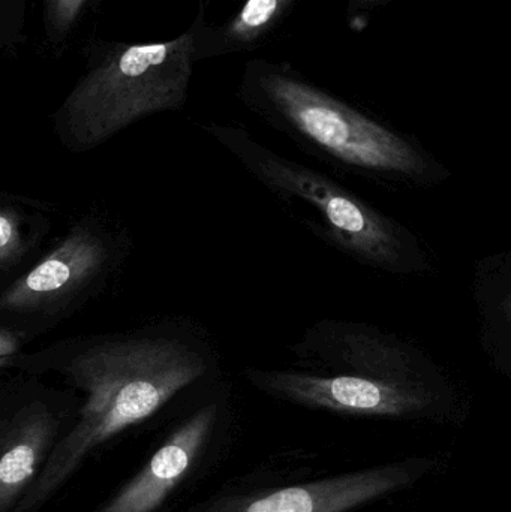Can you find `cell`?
<instances>
[{"label":"cell","instance_id":"6da1fadb","mask_svg":"<svg viewBox=\"0 0 511 512\" xmlns=\"http://www.w3.org/2000/svg\"><path fill=\"white\" fill-rule=\"evenodd\" d=\"M221 358L206 328L188 318L66 337L24 352L14 372L54 376L83 394V402L14 512H38L93 451L146 423L183 394L218 384Z\"/></svg>","mask_w":511,"mask_h":512},{"label":"cell","instance_id":"9c48e42d","mask_svg":"<svg viewBox=\"0 0 511 512\" xmlns=\"http://www.w3.org/2000/svg\"><path fill=\"white\" fill-rule=\"evenodd\" d=\"M228 397L201 403L156 448L143 468L95 512H158L200 466L228 420Z\"/></svg>","mask_w":511,"mask_h":512},{"label":"cell","instance_id":"8fae6325","mask_svg":"<svg viewBox=\"0 0 511 512\" xmlns=\"http://www.w3.org/2000/svg\"><path fill=\"white\" fill-rule=\"evenodd\" d=\"M297 0H240L239 8L216 30L203 26L198 59L251 50L263 41Z\"/></svg>","mask_w":511,"mask_h":512},{"label":"cell","instance_id":"5b68a950","mask_svg":"<svg viewBox=\"0 0 511 512\" xmlns=\"http://www.w3.org/2000/svg\"><path fill=\"white\" fill-rule=\"evenodd\" d=\"M203 129L291 213L311 212L305 224L315 233L371 264H402L405 248L399 228L338 183L273 152L240 126L206 123Z\"/></svg>","mask_w":511,"mask_h":512},{"label":"cell","instance_id":"ba28073f","mask_svg":"<svg viewBox=\"0 0 511 512\" xmlns=\"http://www.w3.org/2000/svg\"><path fill=\"white\" fill-rule=\"evenodd\" d=\"M431 468V460L416 459L290 486L233 490L188 512H350L405 489Z\"/></svg>","mask_w":511,"mask_h":512},{"label":"cell","instance_id":"7a4b0ae2","mask_svg":"<svg viewBox=\"0 0 511 512\" xmlns=\"http://www.w3.org/2000/svg\"><path fill=\"white\" fill-rule=\"evenodd\" d=\"M203 21L162 42L90 45L86 71L53 116L59 143L89 153L140 120L185 107L200 50Z\"/></svg>","mask_w":511,"mask_h":512},{"label":"cell","instance_id":"30bf717a","mask_svg":"<svg viewBox=\"0 0 511 512\" xmlns=\"http://www.w3.org/2000/svg\"><path fill=\"white\" fill-rule=\"evenodd\" d=\"M50 204L26 195L0 194V277L23 273L53 227Z\"/></svg>","mask_w":511,"mask_h":512},{"label":"cell","instance_id":"8992f818","mask_svg":"<svg viewBox=\"0 0 511 512\" xmlns=\"http://www.w3.org/2000/svg\"><path fill=\"white\" fill-rule=\"evenodd\" d=\"M2 388L0 512H14L44 469L63 427L77 415V397L17 373Z\"/></svg>","mask_w":511,"mask_h":512},{"label":"cell","instance_id":"4fadbf2b","mask_svg":"<svg viewBox=\"0 0 511 512\" xmlns=\"http://www.w3.org/2000/svg\"><path fill=\"white\" fill-rule=\"evenodd\" d=\"M26 0H0V51L15 59L26 42Z\"/></svg>","mask_w":511,"mask_h":512},{"label":"cell","instance_id":"2e32d148","mask_svg":"<svg viewBox=\"0 0 511 512\" xmlns=\"http://www.w3.org/2000/svg\"><path fill=\"white\" fill-rule=\"evenodd\" d=\"M210 2L212 0H200L201 9H203V6L209 5Z\"/></svg>","mask_w":511,"mask_h":512},{"label":"cell","instance_id":"3957f363","mask_svg":"<svg viewBox=\"0 0 511 512\" xmlns=\"http://www.w3.org/2000/svg\"><path fill=\"white\" fill-rule=\"evenodd\" d=\"M237 95L270 128L333 161L407 176L426 171L425 159L404 138L285 66L252 60L245 66Z\"/></svg>","mask_w":511,"mask_h":512},{"label":"cell","instance_id":"5bb4252c","mask_svg":"<svg viewBox=\"0 0 511 512\" xmlns=\"http://www.w3.org/2000/svg\"><path fill=\"white\" fill-rule=\"evenodd\" d=\"M33 340L35 339L23 328L0 322V370L3 373L9 370L12 372L14 364L27 351V345Z\"/></svg>","mask_w":511,"mask_h":512},{"label":"cell","instance_id":"277c9868","mask_svg":"<svg viewBox=\"0 0 511 512\" xmlns=\"http://www.w3.org/2000/svg\"><path fill=\"white\" fill-rule=\"evenodd\" d=\"M132 254L128 228L101 209L87 210L23 273L3 285L0 322L33 339L96 300Z\"/></svg>","mask_w":511,"mask_h":512},{"label":"cell","instance_id":"9a60e30c","mask_svg":"<svg viewBox=\"0 0 511 512\" xmlns=\"http://www.w3.org/2000/svg\"><path fill=\"white\" fill-rule=\"evenodd\" d=\"M360 3H365V5H372V3H380L383 0H359Z\"/></svg>","mask_w":511,"mask_h":512},{"label":"cell","instance_id":"7c38bea8","mask_svg":"<svg viewBox=\"0 0 511 512\" xmlns=\"http://www.w3.org/2000/svg\"><path fill=\"white\" fill-rule=\"evenodd\" d=\"M93 0H42V27L48 47H65Z\"/></svg>","mask_w":511,"mask_h":512},{"label":"cell","instance_id":"52a82bcc","mask_svg":"<svg viewBox=\"0 0 511 512\" xmlns=\"http://www.w3.org/2000/svg\"><path fill=\"white\" fill-rule=\"evenodd\" d=\"M242 375L251 387L272 399L318 411L360 417H407L432 405V396L425 387L392 376L261 367H245Z\"/></svg>","mask_w":511,"mask_h":512}]
</instances>
